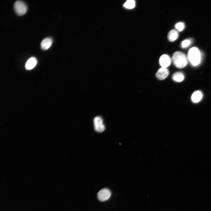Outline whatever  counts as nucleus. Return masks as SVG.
Here are the masks:
<instances>
[{
    "mask_svg": "<svg viewBox=\"0 0 211 211\" xmlns=\"http://www.w3.org/2000/svg\"><path fill=\"white\" fill-rule=\"evenodd\" d=\"M172 61L177 68H182L185 67L188 63V58L183 52L177 51L175 52L172 57Z\"/></svg>",
    "mask_w": 211,
    "mask_h": 211,
    "instance_id": "nucleus-1",
    "label": "nucleus"
},
{
    "mask_svg": "<svg viewBox=\"0 0 211 211\" xmlns=\"http://www.w3.org/2000/svg\"><path fill=\"white\" fill-rule=\"evenodd\" d=\"M188 58L191 64L196 66L201 61V55L198 49L196 47L191 48L188 51Z\"/></svg>",
    "mask_w": 211,
    "mask_h": 211,
    "instance_id": "nucleus-2",
    "label": "nucleus"
},
{
    "mask_svg": "<svg viewBox=\"0 0 211 211\" xmlns=\"http://www.w3.org/2000/svg\"><path fill=\"white\" fill-rule=\"evenodd\" d=\"M14 8L16 13L18 15H24L27 11V5L23 1L17 0L14 4Z\"/></svg>",
    "mask_w": 211,
    "mask_h": 211,
    "instance_id": "nucleus-3",
    "label": "nucleus"
},
{
    "mask_svg": "<svg viewBox=\"0 0 211 211\" xmlns=\"http://www.w3.org/2000/svg\"><path fill=\"white\" fill-rule=\"evenodd\" d=\"M94 128L95 130L98 132H101L103 131L105 129L103 123L102 118L99 116L95 117L93 119Z\"/></svg>",
    "mask_w": 211,
    "mask_h": 211,
    "instance_id": "nucleus-4",
    "label": "nucleus"
},
{
    "mask_svg": "<svg viewBox=\"0 0 211 211\" xmlns=\"http://www.w3.org/2000/svg\"><path fill=\"white\" fill-rule=\"evenodd\" d=\"M111 195V192L107 188H104L101 190L97 194V197L99 200L104 201L108 200Z\"/></svg>",
    "mask_w": 211,
    "mask_h": 211,
    "instance_id": "nucleus-5",
    "label": "nucleus"
},
{
    "mask_svg": "<svg viewBox=\"0 0 211 211\" xmlns=\"http://www.w3.org/2000/svg\"><path fill=\"white\" fill-rule=\"evenodd\" d=\"M169 74V71L166 68L161 67L158 70L156 76L159 79L162 80L166 78Z\"/></svg>",
    "mask_w": 211,
    "mask_h": 211,
    "instance_id": "nucleus-6",
    "label": "nucleus"
},
{
    "mask_svg": "<svg viewBox=\"0 0 211 211\" xmlns=\"http://www.w3.org/2000/svg\"><path fill=\"white\" fill-rule=\"evenodd\" d=\"M171 59L169 56L166 55H163L160 58L159 63L162 67L166 68L169 66L171 63Z\"/></svg>",
    "mask_w": 211,
    "mask_h": 211,
    "instance_id": "nucleus-7",
    "label": "nucleus"
},
{
    "mask_svg": "<svg viewBox=\"0 0 211 211\" xmlns=\"http://www.w3.org/2000/svg\"><path fill=\"white\" fill-rule=\"evenodd\" d=\"M52 43V39L50 37H47L44 38L41 42L40 47L43 50H46L49 48Z\"/></svg>",
    "mask_w": 211,
    "mask_h": 211,
    "instance_id": "nucleus-8",
    "label": "nucleus"
},
{
    "mask_svg": "<svg viewBox=\"0 0 211 211\" xmlns=\"http://www.w3.org/2000/svg\"><path fill=\"white\" fill-rule=\"evenodd\" d=\"M37 60L35 58L32 57L29 58L26 62L25 67L28 70L33 69L36 65Z\"/></svg>",
    "mask_w": 211,
    "mask_h": 211,
    "instance_id": "nucleus-9",
    "label": "nucleus"
},
{
    "mask_svg": "<svg viewBox=\"0 0 211 211\" xmlns=\"http://www.w3.org/2000/svg\"><path fill=\"white\" fill-rule=\"evenodd\" d=\"M202 94L200 91H196L194 92L191 96V100L195 103L199 102L202 97Z\"/></svg>",
    "mask_w": 211,
    "mask_h": 211,
    "instance_id": "nucleus-10",
    "label": "nucleus"
},
{
    "mask_svg": "<svg viewBox=\"0 0 211 211\" xmlns=\"http://www.w3.org/2000/svg\"><path fill=\"white\" fill-rule=\"evenodd\" d=\"M178 34L177 31L175 30H171L168 35V40L170 42H173L178 38Z\"/></svg>",
    "mask_w": 211,
    "mask_h": 211,
    "instance_id": "nucleus-11",
    "label": "nucleus"
},
{
    "mask_svg": "<svg viewBox=\"0 0 211 211\" xmlns=\"http://www.w3.org/2000/svg\"><path fill=\"white\" fill-rule=\"evenodd\" d=\"M173 79L177 82L182 81L184 79V76L182 73L177 72L173 74L172 76Z\"/></svg>",
    "mask_w": 211,
    "mask_h": 211,
    "instance_id": "nucleus-12",
    "label": "nucleus"
},
{
    "mask_svg": "<svg viewBox=\"0 0 211 211\" xmlns=\"http://www.w3.org/2000/svg\"><path fill=\"white\" fill-rule=\"evenodd\" d=\"M123 6L127 8H133L135 7V2L133 0H128L124 4Z\"/></svg>",
    "mask_w": 211,
    "mask_h": 211,
    "instance_id": "nucleus-13",
    "label": "nucleus"
},
{
    "mask_svg": "<svg viewBox=\"0 0 211 211\" xmlns=\"http://www.w3.org/2000/svg\"><path fill=\"white\" fill-rule=\"evenodd\" d=\"M175 28L179 31H182L184 28V25L182 22L177 23L175 25Z\"/></svg>",
    "mask_w": 211,
    "mask_h": 211,
    "instance_id": "nucleus-14",
    "label": "nucleus"
},
{
    "mask_svg": "<svg viewBox=\"0 0 211 211\" xmlns=\"http://www.w3.org/2000/svg\"><path fill=\"white\" fill-rule=\"evenodd\" d=\"M191 41L190 40H186L183 41L181 43V45L183 48L188 47L190 44Z\"/></svg>",
    "mask_w": 211,
    "mask_h": 211,
    "instance_id": "nucleus-15",
    "label": "nucleus"
}]
</instances>
